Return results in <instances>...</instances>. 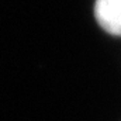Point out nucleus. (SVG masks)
<instances>
[{
	"mask_svg": "<svg viewBox=\"0 0 121 121\" xmlns=\"http://www.w3.org/2000/svg\"><path fill=\"white\" fill-rule=\"evenodd\" d=\"M94 16L103 30L121 37V0H97Z\"/></svg>",
	"mask_w": 121,
	"mask_h": 121,
	"instance_id": "1",
	"label": "nucleus"
}]
</instances>
